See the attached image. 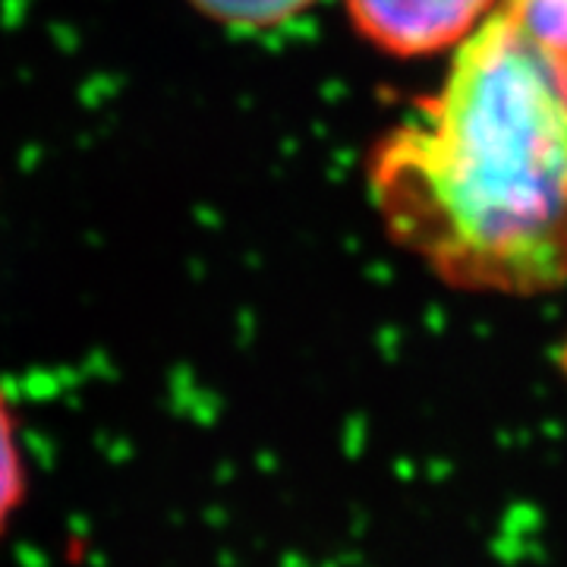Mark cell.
I'll return each instance as SVG.
<instances>
[{"label":"cell","mask_w":567,"mask_h":567,"mask_svg":"<svg viewBox=\"0 0 567 567\" xmlns=\"http://www.w3.org/2000/svg\"><path fill=\"white\" fill-rule=\"evenodd\" d=\"M565 365H567V357H565Z\"/></svg>","instance_id":"obj_5"},{"label":"cell","mask_w":567,"mask_h":567,"mask_svg":"<svg viewBox=\"0 0 567 567\" xmlns=\"http://www.w3.org/2000/svg\"><path fill=\"white\" fill-rule=\"evenodd\" d=\"M357 32L394 58L461 48L495 13V0H347Z\"/></svg>","instance_id":"obj_2"},{"label":"cell","mask_w":567,"mask_h":567,"mask_svg":"<svg viewBox=\"0 0 567 567\" xmlns=\"http://www.w3.org/2000/svg\"><path fill=\"white\" fill-rule=\"evenodd\" d=\"M29 495V461L20 435V416L0 388V539L20 514Z\"/></svg>","instance_id":"obj_3"},{"label":"cell","mask_w":567,"mask_h":567,"mask_svg":"<svg viewBox=\"0 0 567 567\" xmlns=\"http://www.w3.org/2000/svg\"><path fill=\"white\" fill-rule=\"evenodd\" d=\"M369 189L391 240L451 287H565L567 48L498 3L442 89L379 140Z\"/></svg>","instance_id":"obj_1"},{"label":"cell","mask_w":567,"mask_h":567,"mask_svg":"<svg viewBox=\"0 0 567 567\" xmlns=\"http://www.w3.org/2000/svg\"><path fill=\"white\" fill-rule=\"evenodd\" d=\"M205 20L234 32H262L297 20L319 0H189Z\"/></svg>","instance_id":"obj_4"}]
</instances>
